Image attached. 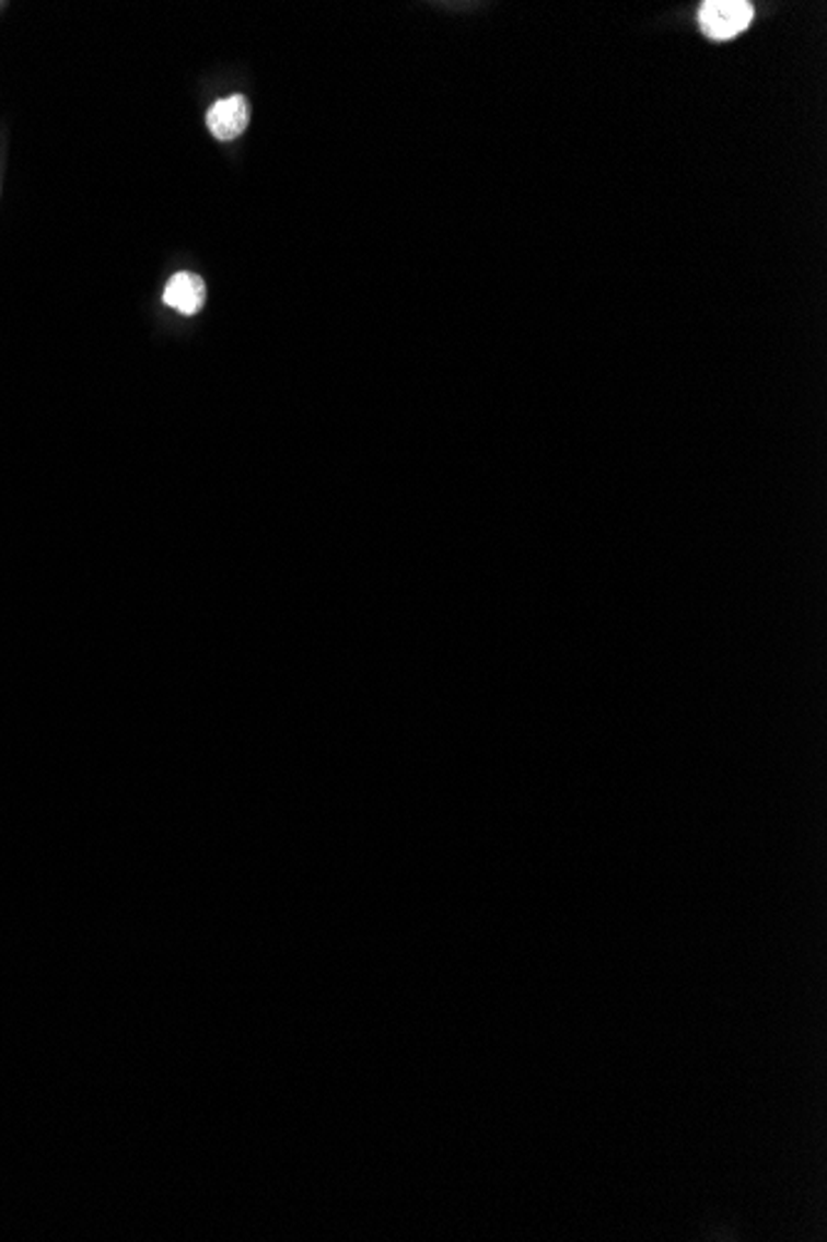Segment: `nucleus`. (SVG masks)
I'll return each mask as SVG.
<instances>
[{"label":"nucleus","instance_id":"1","mask_svg":"<svg viewBox=\"0 0 827 1242\" xmlns=\"http://www.w3.org/2000/svg\"><path fill=\"white\" fill-rule=\"evenodd\" d=\"M754 23V5L746 0H709L699 8L701 33L711 40H731Z\"/></svg>","mask_w":827,"mask_h":1242},{"label":"nucleus","instance_id":"2","mask_svg":"<svg viewBox=\"0 0 827 1242\" xmlns=\"http://www.w3.org/2000/svg\"><path fill=\"white\" fill-rule=\"evenodd\" d=\"M206 125H209L211 135L216 139H221V142H231V139L241 137L248 127V102H246V97L231 95V97L216 102V105L209 109Z\"/></svg>","mask_w":827,"mask_h":1242},{"label":"nucleus","instance_id":"3","mask_svg":"<svg viewBox=\"0 0 827 1242\" xmlns=\"http://www.w3.org/2000/svg\"><path fill=\"white\" fill-rule=\"evenodd\" d=\"M206 301V286L196 274H176L166 283L164 303L184 315L199 313Z\"/></svg>","mask_w":827,"mask_h":1242}]
</instances>
